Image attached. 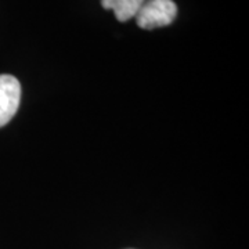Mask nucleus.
Returning a JSON list of instances; mask_svg holds the SVG:
<instances>
[{
  "instance_id": "obj_1",
  "label": "nucleus",
  "mask_w": 249,
  "mask_h": 249,
  "mask_svg": "<svg viewBox=\"0 0 249 249\" xmlns=\"http://www.w3.org/2000/svg\"><path fill=\"white\" fill-rule=\"evenodd\" d=\"M178 17L173 0H145L136 14V22L142 29H155L170 25Z\"/></svg>"
},
{
  "instance_id": "obj_2",
  "label": "nucleus",
  "mask_w": 249,
  "mask_h": 249,
  "mask_svg": "<svg viewBox=\"0 0 249 249\" xmlns=\"http://www.w3.org/2000/svg\"><path fill=\"white\" fill-rule=\"evenodd\" d=\"M21 85L13 75H0V127L14 118L19 107Z\"/></svg>"
},
{
  "instance_id": "obj_3",
  "label": "nucleus",
  "mask_w": 249,
  "mask_h": 249,
  "mask_svg": "<svg viewBox=\"0 0 249 249\" xmlns=\"http://www.w3.org/2000/svg\"><path fill=\"white\" fill-rule=\"evenodd\" d=\"M145 0H101L104 9L112 10L115 17L121 22H126L136 17Z\"/></svg>"
}]
</instances>
